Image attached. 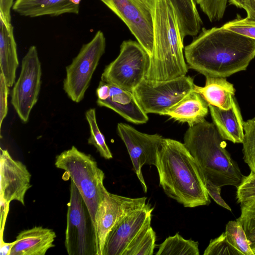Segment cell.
<instances>
[{
    "label": "cell",
    "mask_w": 255,
    "mask_h": 255,
    "mask_svg": "<svg viewBox=\"0 0 255 255\" xmlns=\"http://www.w3.org/2000/svg\"><path fill=\"white\" fill-rule=\"evenodd\" d=\"M100 0L126 24L150 56L154 43V17L150 0Z\"/></svg>",
    "instance_id": "cell-10"
},
{
    "label": "cell",
    "mask_w": 255,
    "mask_h": 255,
    "mask_svg": "<svg viewBox=\"0 0 255 255\" xmlns=\"http://www.w3.org/2000/svg\"><path fill=\"white\" fill-rule=\"evenodd\" d=\"M150 56L137 41L125 40L118 57L107 65L101 80L131 92L145 79Z\"/></svg>",
    "instance_id": "cell-6"
},
{
    "label": "cell",
    "mask_w": 255,
    "mask_h": 255,
    "mask_svg": "<svg viewBox=\"0 0 255 255\" xmlns=\"http://www.w3.org/2000/svg\"><path fill=\"white\" fill-rule=\"evenodd\" d=\"M156 234L151 226L144 229L128 246L124 255H152Z\"/></svg>",
    "instance_id": "cell-25"
},
{
    "label": "cell",
    "mask_w": 255,
    "mask_h": 255,
    "mask_svg": "<svg viewBox=\"0 0 255 255\" xmlns=\"http://www.w3.org/2000/svg\"><path fill=\"white\" fill-rule=\"evenodd\" d=\"M193 91L199 94L209 105L228 110L235 98L236 89L226 78L206 77L205 85H194Z\"/></svg>",
    "instance_id": "cell-21"
},
{
    "label": "cell",
    "mask_w": 255,
    "mask_h": 255,
    "mask_svg": "<svg viewBox=\"0 0 255 255\" xmlns=\"http://www.w3.org/2000/svg\"><path fill=\"white\" fill-rule=\"evenodd\" d=\"M244 131L243 159L251 172L255 173V117L244 121Z\"/></svg>",
    "instance_id": "cell-28"
},
{
    "label": "cell",
    "mask_w": 255,
    "mask_h": 255,
    "mask_svg": "<svg viewBox=\"0 0 255 255\" xmlns=\"http://www.w3.org/2000/svg\"><path fill=\"white\" fill-rule=\"evenodd\" d=\"M118 134L125 143L132 162L133 169L144 193L147 186L142 173L144 165H156L157 154L164 137L157 133L141 132L125 123L117 125Z\"/></svg>",
    "instance_id": "cell-13"
},
{
    "label": "cell",
    "mask_w": 255,
    "mask_h": 255,
    "mask_svg": "<svg viewBox=\"0 0 255 255\" xmlns=\"http://www.w3.org/2000/svg\"><path fill=\"white\" fill-rule=\"evenodd\" d=\"M209 109L213 123L222 137L234 143H242L244 121L235 97L228 110L212 105H209Z\"/></svg>",
    "instance_id": "cell-19"
},
{
    "label": "cell",
    "mask_w": 255,
    "mask_h": 255,
    "mask_svg": "<svg viewBox=\"0 0 255 255\" xmlns=\"http://www.w3.org/2000/svg\"><path fill=\"white\" fill-rule=\"evenodd\" d=\"M230 3L236 5L238 7L244 9L245 5V0H228Z\"/></svg>",
    "instance_id": "cell-39"
},
{
    "label": "cell",
    "mask_w": 255,
    "mask_h": 255,
    "mask_svg": "<svg viewBox=\"0 0 255 255\" xmlns=\"http://www.w3.org/2000/svg\"><path fill=\"white\" fill-rule=\"evenodd\" d=\"M176 14L182 38L196 36L202 21L194 0H169Z\"/></svg>",
    "instance_id": "cell-23"
},
{
    "label": "cell",
    "mask_w": 255,
    "mask_h": 255,
    "mask_svg": "<svg viewBox=\"0 0 255 255\" xmlns=\"http://www.w3.org/2000/svg\"><path fill=\"white\" fill-rule=\"evenodd\" d=\"M236 199L240 204L255 199V173L245 176L237 188Z\"/></svg>",
    "instance_id": "cell-33"
},
{
    "label": "cell",
    "mask_w": 255,
    "mask_h": 255,
    "mask_svg": "<svg viewBox=\"0 0 255 255\" xmlns=\"http://www.w3.org/2000/svg\"><path fill=\"white\" fill-rule=\"evenodd\" d=\"M15 243V241L11 243H6L3 240V234H0V255H10L12 248Z\"/></svg>",
    "instance_id": "cell-37"
},
{
    "label": "cell",
    "mask_w": 255,
    "mask_h": 255,
    "mask_svg": "<svg viewBox=\"0 0 255 255\" xmlns=\"http://www.w3.org/2000/svg\"><path fill=\"white\" fill-rule=\"evenodd\" d=\"M55 165L65 171L76 185L88 209L94 226L98 206L108 192L104 185V172L91 155L79 150L74 146L58 155Z\"/></svg>",
    "instance_id": "cell-5"
},
{
    "label": "cell",
    "mask_w": 255,
    "mask_h": 255,
    "mask_svg": "<svg viewBox=\"0 0 255 255\" xmlns=\"http://www.w3.org/2000/svg\"><path fill=\"white\" fill-rule=\"evenodd\" d=\"M85 117L90 127V136L88 139V144L94 146L103 158L106 159L112 158V153L106 142L104 135L98 127L95 109L91 108L87 111Z\"/></svg>",
    "instance_id": "cell-27"
},
{
    "label": "cell",
    "mask_w": 255,
    "mask_h": 255,
    "mask_svg": "<svg viewBox=\"0 0 255 255\" xmlns=\"http://www.w3.org/2000/svg\"><path fill=\"white\" fill-rule=\"evenodd\" d=\"M199 243L185 239L179 233L167 238L158 245L156 255H199Z\"/></svg>",
    "instance_id": "cell-24"
},
{
    "label": "cell",
    "mask_w": 255,
    "mask_h": 255,
    "mask_svg": "<svg viewBox=\"0 0 255 255\" xmlns=\"http://www.w3.org/2000/svg\"><path fill=\"white\" fill-rule=\"evenodd\" d=\"M41 66L36 47L31 46L23 57L21 71L11 93V103L24 123L28 121L41 87Z\"/></svg>",
    "instance_id": "cell-11"
},
{
    "label": "cell",
    "mask_w": 255,
    "mask_h": 255,
    "mask_svg": "<svg viewBox=\"0 0 255 255\" xmlns=\"http://www.w3.org/2000/svg\"><path fill=\"white\" fill-rule=\"evenodd\" d=\"M203 255H241V254L229 243L225 232L223 233L218 237L210 240L209 244L204 251Z\"/></svg>",
    "instance_id": "cell-31"
},
{
    "label": "cell",
    "mask_w": 255,
    "mask_h": 255,
    "mask_svg": "<svg viewBox=\"0 0 255 255\" xmlns=\"http://www.w3.org/2000/svg\"><path fill=\"white\" fill-rule=\"evenodd\" d=\"M147 198H129L108 192L99 204L95 216L97 255H103L108 235L113 228L132 212L144 207Z\"/></svg>",
    "instance_id": "cell-12"
},
{
    "label": "cell",
    "mask_w": 255,
    "mask_h": 255,
    "mask_svg": "<svg viewBox=\"0 0 255 255\" xmlns=\"http://www.w3.org/2000/svg\"><path fill=\"white\" fill-rule=\"evenodd\" d=\"M184 144L200 168L206 180L222 187L238 188L245 176L226 149V143L212 123L206 120L189 127Z\"/></svg>",
    "instance_id": "cell-4"
},
{
    "label": "cell",
    "mask_w": 255,
    "mask_h": 255,
    "mask_svg": "<svg viewBox=\"0 0 255 255\" xmlns=\"http://www.w3.org/2000/svg\"><path fill=\"white\" fill-rule=\"evenodd\" d=\"M206 189L208 195L214 201L222 207L231 211L230 207L221 196V187L213 184L211 181H206Z\"/></svg>",
    "instance_id": "cell-35"
},
{
    "label": "cell",
    "mask_w": 255,
    "mask_h": 255,
    "mask_svg": "<svg viewBox=\"0 0 255 255\" xmlns=\"http://www.w3.org/2000/svg\"><path fill=\"white\" fill-rule=\"evenodd\" d=\"M82 0H15L12 10L21 16L37 17L78 14Z\"/></svg>",
    "instance_id": "cell-17"
},
{
    "label": "cell",
    "mask_w": 255,
    "mask_h": 255,
    "mask_svg": "<svg viewBox=\"0 0 255 255\" xmlns=\"http://www.w3.org/2000/svg\"><path fill=\"white\" fill-rule=\"evenodd\" d=\"M154 17V43L145 80L154 85L186 75L188 71L175 10L169 0H149Z\"/></svg>",
    "instance_id": "cell-3"
},
{
    "label": "cell",
    "mask_w": 255,
    "mask_h": 255,
    "mask_svg": "<svg viewBox=\"0 0 255 255\" xmlns=\"http://www.w3.org/2000/svg\"><path fill=\"white\" fill-rule=\"evenodd\" d=\"M8 86L2 73H0V127L6 117L7 112V98L9 94Z\"/></svg>",
    "instance_id": "cell-34"
},
{
    "label": "cell",
    "mask_w": 255,
    "mask_h": 255,
    "mask_svg": "<svg viewBox=\"0 0 255 255\" xmlns=\"http://www.w3.org/2000/svg\"><path fill=\"white\" fill-rule=\"evenodd\" d=\"M211 22L221 20L224 15L228 0H194Z\"/></svg>",
    "instance_id": "cell-30"
},
{
    "label": "cell",
    "mask_w": 255,
    "mask_h": 255,
    "mask_svg": "<svg viewBox=\"0 0 255 255\" xmlns=\"http://www.w3.org/2000/svg\"><path fill=\"white\" fill-rule=\"evenodd\" d=\"M154 208L149 204L129 213L111 230L106 239L103 255H124L134 239L151 226Z\"/></svg>",
    "instance_id": "cell-14"
},
{
    "label": "cell",
    "mask_w": 255,
    "mask_h": 255,
    "mask_svg": "<svg viewBox=\"0 0 255 255\" xmlns=\"http://www.w3.org/2000/svg\"><path fill=\"white\" fill-rule=\"evenodd\" d=\"M192 78L186 75L152 85L145 79L132 93L146 114L164 115L165 112L193 91Z\"/></svg>",
    "instance_id": "cell-9"
},
{
    "label": "cell",
    "mask_w": 255,
    "mask_h": 255,
    "mask_svg": "<svg viewBox=\"0 0 255 255\" xmlns=\"http://www.w3.org/2000/svg\"><path fill=\"white\" fill-rule=\"evenodd\" d=\"M97 105L109 108L127 121L135 124L146 123L148 117L133 93L103 81L96 90Z\"/></svg>",
    "instance_id": "cell-16"
},
{
    "label": "cell",
    "mask_w": 255,
    "mask_h": 255,
    "mask_svg": "<svg viewBox=\"0 0 255 255\" xmlns=\"http://www.w3.org/2000/svg\"><path fill=\"white\" fill-rule=\"evenodd\" d=\"M56 237L53 230L42 226L24 230L16 237L10 255H45L55 246Z\"/></svg>",
    "instance_id": "cell-18"
},
{
    "label": "cell",
    "mask_w": 255,
    "mask_h": 255,
    "mask_svg": "<svg viewBox=\"0 0 255 255\" xmlns=\"http://www.w3.org/2000/svg\"><path fill=\"white\" fill-rule=\"evenodd\" d=\"M225 233L229 243L241 255H254L243 225L238 220L229 221Z\"/></svg>",
    "instance_id": "cell-26"
},
{
    "label": "cell",
    "mask_w": 255,
    "mask_h": 255,
    "mask_svg": "<svg viewBox=\"0 0 255 255\" xmlns=\"http://www.w3.org/2000/svg\"><path fill=\"white\" fill-rule=\"evenodd\" d=\"M244 9L247 13V18L255 19V0H245Z\"/></svg>",
    "instance_id": "cell-38"
},
{
    "label": "cell",
    "mask_w": 255,
    "mask_h": 255,
    "mask_svg": "<svg viewBox=\"0 0 255 255\" xmlns=\"http://www.w3.org/2000/svg\"><path fill=\"white\" fill-rule=\"evenodd\" d=\"M15 0H0V20L6 26L11 25L10 10Z\"/></svg>",
    "instance_id": "cell-36"
},
{
    "label": "cell",
    "mask_w": 255,
    "mask_h": 255,
    "mask_svg": "<svg viewBox=\"0 0 255 255\" xmlns=\"http://www.w3.org/2000/svg\"><path fill=\"white\" fill-rule=\"evenodd\" d=\"M31 177L25 164L13 159L7 150L0 148V202L9 205L15 200L24 205L25 194L32 186Z\"/></svg>",
    "instance_id": "cell-15"
},
{
    "label": "cell",
    "mask_w": 255,
    "mask_h": 255,
    "mask_svg": "<svg viewBox=\"0 0 255 255\" xmlns=\"http://www.w3.org/2000/svg\"><path fill=\"white\" fill-rule=\"evenodd\" d=\"M254 253V255H255V251L253 252Z\"/></svg>",
    "instance_id": "cell-40"
},
{
    "label": "cell",
    "mask_w": 255,
    "mask_h": 255,
    "mask_svg": "<svg viewBox=\"0 0 255 255\" xmlns=\"http://www.w3.org/2000/svg\"><path fill=\"white\" fill-rule=\"evenodd\" d=\"M224 28L255 40V19L241 18L230 21L222 26Z\"/></svg>",
    "instance_id": "cell-32"
},
{
    "label": "cell",
    "mask_w": 255,
    "mask_h": 255,
    "mask_svg": "<svg viewBox=\"0 0 255 255\" xmlns=\"http://www.w3.org/2000/svg\"><path fill=\"white\" fill-rule=\"evenodd\" d=\"M209 110L208 104L199 94L192 91L168 109L164 116L192 127L206 120Z\"/></svg>",
    "instance_id": "cell-20"
},
{
    "label": "cell",
    "mask_w": 255,
    "mask_h": 255,
    "mask_svg": "<svg viewBox=\"0 0 255 255\" xmlns=\"http://www.w3.org/2000/svg\"><path fill=\"white\" fill-rule=\"evenodd\" d=\"M241 223L253 251H255V199L240 204Z\"/></svg>",
    "instance_id": "cell-29"
},
{
    "label": "cell",
    "mask_w": 255,
    "mask_h": 255,
    "mask_svg": "<svg viewBox=\"0 0 255 255\" xmlns=\"http://www.w3.org/2000/svg\"><path fill=\"white\" fill-rule=\"evenodd\" d=\"M188 69L205 77L226 78L245 71L255 57V40L224 28H203L184 48Z\"/></svg>",
    "instance_id": "cell-1"
},
{
    "label": "cell",
    "mask_w": 255,
    "mask_h": 255,
    "mask_svg": "<svg viewBox=\"0 0 255 255\" xmlns=\"http://www.w3.org/2000/svg\"><path fill=\"white\" fill-rule=\"evenodd\" d=\"M18 64L13 26L12 24L6 26L0 20V73L3 75L9 87L14 83Z\"/></svg>",
    "instance_id": "cell-22"
},
{
    "label": "cell",
    "mask_w": 255,
    "mask_h": 255,
    "mask_svg": "<svg viewBox=\"0 0 255 255\" xmlns=\"http://www.w3.org/2000/svg\"><path fill=\"white\" fill-rule=\"evenodd\" d=\"M106 45L104 33L98 30L90 41L82 45L77 55L66 67L63 89L72 101L79 103L83 99L94 72L105 53Z\"/></svg>",
    "instance_id": "cell-8"
},
{
    "label": "cell",
    "mask_w": 255,
    "mask_h": 255,
    "mask_svg": "<svg viewBox=\"0 0 255 255\" xmlns=\"http://www.w3.org/2000/svg\"><path fill=\"white\" fill-rule=\"evenodd\" d=\"M155 166L159 186L168 197L184 207L210 204L203 173L183 143L164 138Z\"/></svg>",
    "instance_id": "cell-2"
},
{
    "label": "cell",
    "mask_w": 255,
    "mask_h": 255,
    "mask_svg": "<svg viewBox=\"0 0 255 255\" xmlns=\"http://www.w3.org/2000/svg\"><path fill=\"white\" fill-rule=\"evenodd\" d=\"M65 247L69 255H97L96 235L88 209L71 180Z\"/></svg>",
    "instance_id": "cell-7"
}]
</instances>
